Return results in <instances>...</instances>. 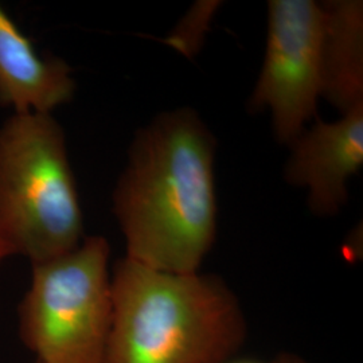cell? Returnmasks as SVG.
I'll return each instance as SVG.
<instances>
[{"label": "cell", "instance_id": "cell-1", "mask_svg": "<svg viewBox=\"0 0 363 363\" xmlns=\"http://www.w3.org/2000/svg\"><path fill=\"white\" fill-rule=\"evenodd\" d=\"M214 154L213 133L189 108L138 132L113 194L127 259L162 272H198L217 229Z\"/></svg>", "mask_w": 363, "mask_h": 363}, {"label": "cell", "instance_id": "cell-2", "mask_svg": "<svg viewBox=\"0 0 363 363\" xmlns=\"http://www.w3.org/2000/svg\"><path fill=\"white\" fill-rule=\"evenodd\" d=\"M111 286L104 363H228L245 339L238 298L217 276L162 272L124 257Z\"/></svg>", "mask_w": 363, "mask_h": 363}, {"label": "cell", "instance_id": "cell-3", "mask_svg": "<svg viewBox=\"0 0 363 363\" xmlns=\"http://www.w3.org/2000/svg\"><path fill=\"white\" fill-rule=\"evenodd\" d=\"M65 133L52 113H13L0 127V247L31 265L82 242Z\"/></svg>", "mask_w": 363, "mask_h": 363}, {"label": "cell", "instance_id": "cell-4", "mask_svg": "<svg viewBox=\"0 0 363 363\" xmlns=\"http://www.w3.org/2000/svg\"><path fill=\"white\" fill-rule=\"evenodd\" d=\"M111 247L84 238L74 250L33 265L18 308L19 335L35 363H104L113 301Z\"/></svg>", "mask_w": 363, "mask_h": 363}, {"label": "cell", "instance_id": "cell-5", "mask_svg": "<svg viewBox=\"0 0 363 363\" xmlns=\"http://www.w3.org/2000/svg\"><path fill=\"white\" fill-rule=\"evenodd\" d=\"M322 43V4L312 0L268 3L267 52L249 105L252 111H272L273 130L281 143H294L316 115Z\"/></svg>", "mask_w": 363, "mask_h": 363}, {"label": "cell", "instance_id": "cell-6", "mask_svg": "<svg viewBox=\"0 0 363 363\" xmlns=\"http://www.w3.org/2000/svg\"><path fill=\"white\" fill-rule=\"evenodd\" d=\"M286 179L308 189L318 216H334L347 202V181L363 164V104L337 121H318L291 144Z\"/></svg>", "mask_w": 363, "mask_h": 363}, {"label": "cell", "instance_id": "cell-7", "mask_svg": "<svg viewBox=\"0 0 363 363\" xmlns=\"http://www.w3.org/2000/svg\"><path fill=\"white\" fill-rule=\"evenodd\" d=\"M74 89L70 66L40 57L0 7V105L13 113H52L72 100Z\"/></svg>", "mask_w": 363, "mask_h": 363}, {"label": "cell", "instance_id": "cell-8", "mask_svg": "<svg viewBox=\"0 0 363 363\" xmlns=\"http://www.w3.org/2000/svg\"><path fill=\"white\" fill-rule=\"evenodd\" d=\"M322 93L342 113L363 104L362 1L322 4Z\"/></svg>", "mask_w": 363, "mask_h": 363}, {"label": "cell", "instance_id": "cell-9", "mask_svg": "<svg viewBox=\"0 0 363 363\" xmlns=\"http://www.w3.org/2000/svg\"><path fill=\"white\" fill-rule=\"evenodd\" d=\"M273 363H306L303 362V361H298L296 358H292V357H283L281 359H279V361H276V362Z\"/></svg>", "mask_w": 363, "mask_h": 363}, {"label": "cell", "instance_id": "cell-10", "mask_svg": "<svg viewBox=\"0 0 363 363\" xmlns=\"http://www.w3.org/2000/svg\"><path fill=\"white\" fill-rule=\"evenodd\" d=\"M7 259V256H6V253L3 252V249L0 247V264H1V261H3V259Z\"/></svg>", "mask_w": 363, "mask_h": 363}, {"label": "cell", "instance_id": "cell-11", "mask_svg": "<svg viewBox=\"0 0 363 363\" xmlns=\"http://www.w3.org/2000/svg\"><path fill=\"white\" fill-rule=\"evenodd\" d=\"M34 363H35V362H34Z\"/></svg>", "mask_w": 363, "mask_h": 363}]
</instances>
